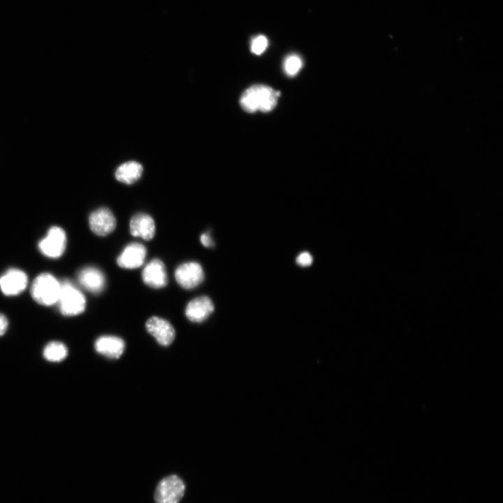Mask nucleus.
Returning a JSON list of instances; mask_svg holds the SVG:
<instances>
[{
  "label": "nucleus",
  "instance_id": "13",
  "mask_svg": "<svg viewBox=\"0 0 503 503\" xmlns=\"http://www.w3.org/2000/svg\"><path fill=\"white\" fill-rule=\"evenodd\" d=\"M214 306L210 298L199 296L191 300L185 309L186 316L192 322L205 321L214 311Z\"/></svg>",
  "mask_w": 503,
  "mask_h": 503
},
{
  "label": "nucleus",
  "instance_id": "18",
  "mask_svg": "<svg viewBox=\"0 0 503 503\" xmlns=\"http://www.w3.org/2000/svg\"><path fill=\"white\" fill-rule=\"evenodd\" d=\"M302 60L297 55L287 57L284 63V69L289 76H294L302 67Z\"/></svg>",
  "mask_w": 503,
  "mask_h": 503
},
{
  "label": "nucleus",
  "instance_id": "9",
  "mask_svg": "<svg viewBox=\"0 0 503 503\" xmlns=\"http://www.w3.org/2000/svg\"><path fill=\"white\" fill-rule=\"evenodd\" d=\"M142 278L145 284L161 289L166 286L168 275L164 263L158 258L150 261L142 272Z\"/></svg>",
  "mask_w": 503,
  "mask_h": 503
},
{
  "label": "nucleus",
  "instance_id": "10",
  "mask_svg": "<svg viewBox=\"0 0 503 503\" xmlns=\"http://www.w3.org/2000/svg\"><path fill=\"white\" fill-rule=\"evenodd\" d=\"M147 250L145 247L138 242L128 245L117 257V265L123 268L134 269L141 266L145 259Z\"/></svg>",
  "mask_w": 503,
  "mask_h": 503
},
{
  "label": "nucleus",
  "instance_id": "20",
  "mask_svg": "<svg viewBox=\"0 0 503 503\" xmlns=\"http://www.w3.org/2000/svg\"><path fill=\"white\" fill-rule=\"evenodd\" d=\"M312 262L313 258L307 252L300 253L296 258V263L302 267L309 266Z\"/></svg>",
  "mask_w": 503,
  "mask_h": 503
},
{
  "label": "nucleus",
  "instance_id": "2",
  "mask_svg": "<svg viewBox=\"0 0 503 503\" xmlns=\"http://www.w3.org/2000/svg\"><path fill=\"white\" fill-rule=\"evenodd\" d=\"M57 303L63 315L71 316L84 312L86 300L83 293L71 282L66 280L61 284Z\"/></svg>",
  "mask_w": 503,
  "mask_h": 503
},
{
  "label": "nucleus",
  "instance_id": "4",
  "mask_svg": "<svg viewBox=\"0 0 503 503\" xmlns=\"http://www.w3.org/2000/svg\"><path fill=\"white\" fill-rule=\"evenodd\" d=\"M185 491V484L177 475L161 479L154 492L155 503H179Z\"/></svg>",
  "mask_w": 503,
  "mask_h": 503
},
{
  "label": "nucleus",
  "instance_id": "7",
  "mask_svg": "<svg viewBox=\"0 0 503 503\" xmlns=\"http://www.w3.org/2000/svg\"><path fill=\"white\" fill-rule=\"evenodd\" d=\"M89 224L91 230L96 235L105 236L115 229L117 221L110 209L101 207L91 213Z\"/></svg>",
  "mask_w": 503,
  "mask_h": 503
},
{
  "label": "nucleus",
  "instance_id": "19",
  "mask_svg": "<svg viewBox=\"0 0 503 503\" xmlns=\"http://www.w3.org/2000/svg\"><path fill=\"white\" fill-rule=\"evenodd\" d=\"M267 46V38L263 35H259L252 40L251 43V51L252 53L259 55L265 50Z\"/></svg>",
  "mask_w": 503,
  "mask_h": 503
},
{
  "label": "nucleus",
  "instance_id": "1",
  "mask_svg": "<svg viewBox=\"0 0 503 503\" xmlns=\"http://www.w3.org/2000/svg\"><path fill=\"white\" fill-rule=\"evenodd\" d=\"M280 92L265 85H254L242 94L240 99L241 108L247 112L260 110L268 112L272 110L277 103Z\"/></svg>",
  "mask_w": 503,
  "mask_h": 503
},
{
  "label": "nucleus",
  "instance_id": "15",
  "mask_svg": "<svg viewBox=\"0 0 503 503\" xmlns=\"http://www.w3.org/2000/svg\"><path fill=\"white\" fill-rule=\"evenodd\" d=\"M96 351L110 358H119L124 349L122 339L112 335H104L99 337L95 342Z\"/></svg>",
  "mask_w": 503,
  "mask_h": 503
},
{
  "label": "nucleus",
  "instance_id": "6",
  "mask_svg": "<svg viewBox=\"0 0 503 503\" xmlns=\"http://www.w3.org/2000/svg\"><path fill=\"white\" fill-rule=\"evenodd\" d=\"M175 277L182 288L191 289L196 287L203 281L204 272L198 263L190 261L184 263L176 268Z\"/></svg>",
  "mask_w": 503,
  "mask_h": 503
},
{
  "label": "nucleus",
  "instance_id": "14",
  "mask_svg": "<svg viewBox=\"0 0 503 503\" xmlns=\"http://www.w3.org/2000/svg\"><path fill=\"white\" fill-rule=\"evenodd\" d=\"M130 233L134 237H140L145 240L153 238L155 234L154 219L147 214L138 213L130 221Z\"/></svg>",
  "mask_w": 503,
  "mask_h": 503
},
{
  "label": "nucleus",
  "instance_id": "5",
  "mask_svg": "<svg viewBox=\"0 0 503 503\" xmlns=\"http://www.w3.org/2000/svg\"><path fill=\"white\" fill-rule=\"evenodd\" d=\"M66 236L64 231L58 226L50 228L45 238L38 244L40 251L46 256L58 258L64 252Z\"/></svg>",
  "mask_w": 503,
  "mask_h": 503
},
{
  "label": "nucleus",
  "instance_id": "21",
  "mask_svg": "<svg viewBox=\"0 0 503 503\" xmlns=\"http://www.w3.org/2000/svg\"><path fill=\"white\" fill-rule=\"evenodd\" d=\"M201 242L203 245L207 247H211L214 246L213 240L209 233H203L200 238Z\"/></svg>",
  "mask_w": 503,
  "mask_h": 503
},
{
  "label": "nucleus",
  "instance_id": "8",
  "mask_svg": "<svg viewBox=\"0 0 503 503\" xmlns=\"http://www.w3.org/2000/svg\"><path fill=\"white\" fill-rule=\"evenodd\" d=\"M145 326L148 333L162 346H168L175 339L174 328L164 319L152 316L147 321Z\"/></svg>",
  "mask_w": 503,
  "mask_h": 503
},
{
  "label": "nucleus",
  "instance_id": "16",
  "mask_svg": "<svg viewBox=\"0 0 503 503\" xmlns=\"http://www.w3.org/2000/svg\"><path fill=\"white\" fill-rule=\"evenodd\" d=\"M143 171L142 165L137 161H127L120 165L115 171L119 182L131 184L140 179Z\"/></svg>",
  "mask_w": 503,
  "mask_h": 503
},
{
  "label": "nucleus",
  "instance_id": "12",
  "mask_svg": "<svg viewBox=\"0 0 503 503\" xmlns=\"http://www.w3.org/2000/svg\"><path fill=\"white\" fill-rule=\"evenodd\" d=\"M78 279L85 289L94 294L100 293L105 286L104 274L95 267L89 266L80 270Z\"/></svg>",
  "mask_w": 503,
  "mask_h": 503
},
{
  "label": "nucleus",
  "instance_id": "11",
  "mask_svg": "<svg viewBox=\"0 0 503 503\" xmlns=\"http://www.w3.org/2000/svg\"><path fill=\"white\" fill-rule=\"evenodd\" d=\"M27 285V276L18 269H10L0 277V289L7 296L22 292Z\"/></svg>",
  "mask_w": 503,
  "mask_h": 503
},
{
  "label": "nucleus",
  "instance_id": "22",
  "mask_svg": "<svg viewBox=\"0 0 503 503\" xmlns=\"http://www.w3.org/2000/svg\"><path fill=\"white\" fill-rule=\"evenodd\" d=\"M8 328V321L6 317L0 313V336L3 335Z\"/></svg>",
  "mask_w": 503,
  "mask_h": 503
},
{
  "label": "nucleus",
  "instance_id": "17",
  "mask_svg": "<svg viewBox=\"0 0 503 503\" xmlns=\"http://www.w3.org/2000/svg\"><path fill=\"white\" fill-rule=\"evenodd\" d=\"M67 354L68 350L66 347L59 342H51L48 343L43 350L44 358L47 360L52 363L62 361L67 356Z\"/></svg>",
  "mask_w": 503,
  "mask_h": 503
},
{
  "label": "nucleus",
  "instance_id": "3",
  "mask_svg": "<svg viewBox=\"0 0 503 503\" xmlns=\"http://www.w3.org/2000/svg\"><path fill=\"white\" fill-rule=\"evenodd\" d=\"M61 284L49 273L38 275L34 281L31 293L34 300L45 306L52 305L57 302Z\"/></svg>",
  "mask_w": 503,
  "mask_h": 503
}]
</instances>
